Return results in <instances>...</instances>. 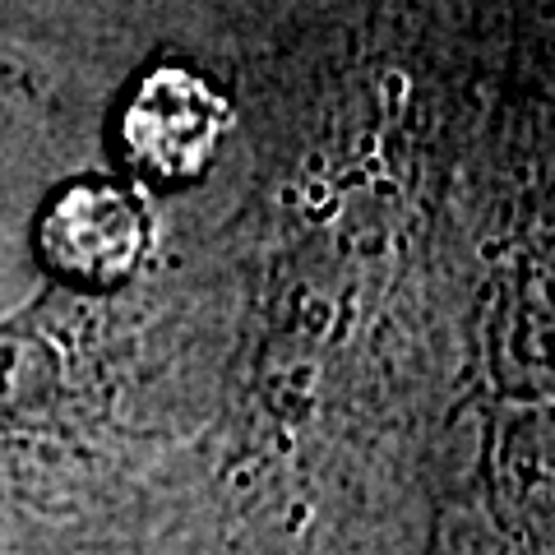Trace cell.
Returning a JSON list of instances; mask_svg holds the SVG:
<instances>
[{"label": "cell", "instance_id": "cell-1", "mask_svg": "<svg viewBox=\"0 0 555 555\" xmlns=\"http://www.w3.org/2000/svg\"><path fill=\"white\" fill-rule=\"evenodd\" d=\"M134 338L93 297L47 287L0 315V491L75 477L102 459L130 389Z\"/></svg>", "mask_w": 555, "mask_h": 555}, {"label": "cell", "instance_id": "cell-2", "mask_svg": "<svg viewBox=\"0 0 555 555\" xmlns=\"http://www.w3.org/2000/svg\"><path fill=\"white\" fill-rule=\"evenodd\" d=\"M38 250L47 287L69 297H116L130 292L153 255V208L126 181L75 177L47 195Z\"/></svg>", "mask_w": 555, "mask_h": 555}, {"label": "cell", "instance_id": "cell-3", "mask_svg": "<svg viewBox=\"0 0 555 555\" xmlns=\"http://www.w3.org/2000/svg\"><path fill=\"white\" fill-rule=\"evenodd\" d=\"M228 130V102L190 65H158L130 89L120 153L139 181L185 185L204 177Z\"/></svg>", "mask_w": 555, "mask_h": 555}]
</instances>
